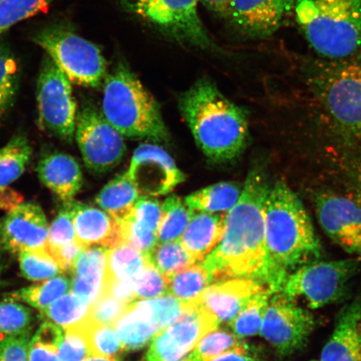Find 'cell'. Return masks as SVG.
Instances as JSON below:
<instances>
[{"label":"cell","instance_id":"cell-1","mask_svg":"<svg viewBox=\"0 0 361 361\" xmlns=\"http://www.w3.org/2000/svg\"><path fill=\"white\" fill-rule=\"evenodd\" d=\"M269 189L265 174L252 169L238 202L226 215L222 240L202 261L212 282L248 279L269 288L264 210Z\"/></svg>","mask_w":361,"mask_h":361},{"label":"cell","instance_id":"cell-2","mask_svg":"<svg viewBox=\"0 0 361 361\" xmlns=\"http://www.w3.org/2000/svg\"><path fill=\"white\" fill-rule=\"evenodd\" d=\"M264 219L269 288L279 293L288 274L319 258L322 247L303 203L283 180L270 187Z\"/></svg>","mask_w":361,"mask_h":361},{"label":"cell","instance_id":"cell-3","mask_svg":"<svg viewBox=\"0 0 361 361\" xmlns=\"http://www.w3.org/2000/svg\"><path fill=\"white\" fill-rule=\"evenodd\" d=\"M179 108L197 145L209 159L224 164L240 156L248 134L246 112L213 81L197 80L180 94Z\"/></svg>","mask_w":361,"mask_h":361},{"label":"cell","instance_id":"cell-4","mask_svg":"<svg viewBox=\"0 0 361 361\" xmlns=\"http://www.w3.org/2000/svg\"><path fill=\"white\" fill-rule=\"evenodd\" d=\"M298 25L316 52L331 60L361 49V0H293Z\"/></svg>","mask_w":361,"mask_h":361},{"label":"cell","instance_id":"cell-5","mask_svg":"<svg viewBox=\"0 0 361 361\" xmlns=\"http://www.w3.org/2000/svg\"><path fill=\"white\" fill-rule=\"evenodd\" d=\"M102 115L128 137L166 142L169 133L160 107L132 71L119 64L104 80Z\"/></svg>","mask_w":361,"mask_h":361},{"label":"cell","instance_id":"cell-6","mask_svg":"<svg viewBox=\"0 0 361 361\" xmlns=\"http://www.w3.org/2000/svg\"><path fill=\"white\" fill-rule=\"evenodd\" d=\"M32 40L71 83L97 88L105 80L106 61L101 49L67 27H47L34 35Z\"/></svg>","mask_w":361,"mask_h":361},{"label":"cell","instance_id":"cell-7","mask_svg":"<svg viewBox=\"0 0 361 361\" xmlns=\"http://www.w3.org/2000/svg\"><path fill=\"white\" fill-rule=\"evenodd\" d=\"M358 268L355 259L310 262L288 274L279 293L310 309L322 308L346 295Z\"/></svg>","mask_w":361,"mask_h":361},{"label":"cell","instance_id":"cell-8","mask_svg":"<svg viewBox=\"0 0 361 361\" xmlns=\"http://www.w3.org/2000/svg\"><path fill=\"white\" fill-rule=\"evenodd\" d=\"M135 15L180 42L201 49L215 44L198 16L200 0H121Z\"/></svg>","mask_w":361,"mask_h":361},{"label":"cell","instance_id":"cell-9","mask_svg":"<svg viewBox=\"0 0 361 361\" xmlns=\"http://www.w3.org/2000/svg\"><path fill=\"white\" fill-rule=\"evenodd\" d=\"M314 85L324 109L349 133L361 137V63L320 72Z\"/></svg>","mask_w":361,"mask_h":361},{"label":"cell","instance_id":"cell-10","mask_svg":"<svg viewBox=\"0 0 361 361\" xmlns=\"http://www.w3.org/2000/svg\"><path fill=\"white\" fill-rule=\"evenodd\" d=\"M71 84L51 59H44L36 92L39 123L67 142L73 140L78 115Z\"/></svg>","mask_w":361,"mask_h":361},{"label":"cell","instance_id":"cell-11","mask_svg":"<svg viewBox=\"0 0 361 361\" xmlns=\"http://www.w3.org/2000/svg\"><path fill=\"white\" fill-rule=\"evenodd\" d=\"M182 312V304L171 295L135 300L126 306L113 327L123 350H137L145 347L158 333L173 324Z\"/></svg>","mask_w":361,"mask_h":361},{"label":"cell","instance_id":"cell-12","mask_svg":"<svg viewBox=\"0 0 361 361\" xmlns=\"http://www.w3.org/2000/svg\"><path fill=\"white\" fill-rule=\"evenodd\" d=\"M314 326V316L310 310L281 293H274L260 334L278 354L288 356L303 348Z\"/></svg>","mask_w":361,"mask_h":361},{"label":"cell","instance_id":"cell-13","mask_svg":"<svg viewBox=\"0 0 361 361\" xmlns=\"http://www.w3.org/2000/svg\"><path fill=\"white\" fill-rule=\"evenodd\" d=\"M75 137L85 164L92 173L115 169L125 156L123 135L93 106L84 107L78 115Z\"/></svg>","mask_w":361,"mask_h":361},{"label":"cell","instance_id":"cell-14","mask_svg":"<svg viewBox=\"0 0 361 361\" xmlns=\"http://www.w3.org/2000/svg\"><path fill=\"white\" fill-rule=\"evenodd\" d=\"M184 306L182 315L153 338L147 361H184L203 337L218 328V319L197 301Z\"/></svg>","mask_w":361,"mask_h":361},{"label":"cell","instance_id":"cell-15","mask_svg":"<svg viewBox=\"0 0 361 361\" xmlns=\"http://www.w3.org/2000/svg\"><path fill=\"white\" fill-rule=\"evenodd\" d=\"M128 173L140 195L158 197L170 193L185 180L173 158L155 144L144 143L134 152Z\"/></svg>","mask_w":361,"mask_h":361},{"label":"cell","instance_id":"cell-16","mask_svg":"<svg viewBox=\"0 0 361 361\" xmlns=\"http://www.w3.org/2000/svg\"><path fill=\"white\" fill-rule=\"evenodd\" d=\"M316 214L326 235L352 255H361V203L324 194L316 200Z\"/></svg>","mask_w":361,"mask_h":361},{"label":"cell","instance_id":"cell-17","mask_svg":"<svg viewBox=\"0 0 361 361\" xmlns=\"http://www.w3.org/2000/svg\"><path fill=\"white\" fill-rule=\"evenodd\" d=\"M49 227L43 209L33 202H22L0 222V246L18 254L47 248Z\"/></svg>","mask_w":361,"mask_h":361},{"label":"cell","instance_id":"cell-18","mask_svg":"<svg viewBox=\"0 0 361 361\" xmlns=\"http://www.w3.org/2000/svg\"><path fill=\"white\" fill-rule=\"evenodd\" d=\"M293 6V0H233L227 17L241 33L265 38L281 28Z\"/></svg>","mask_w":361,"mask_h":361},{"label":"cell","instance_id":"cell-19","mask_svg":"<svg viewBox=\"0 0 361 361\" xmlns=\"http://www.w3.org/2000/svg\"><path fill=\"white\" fill-rule=\"evenodd\" d=\"M264 288L268 287L252 279H226L207 287L195 301L209 310L219 324L231 323L252 297Z\"/></svg>","mask_w":361,"mask_h":361},{"label":"cell","instance_id":"cell-20","mask_svg":"<svg viewBox=\"0 0 361 361\" xmlns=\"http://www.w3.org/2000/svg\"><path fill=\"white\" fill-rule=\"evenodd\" d=\"M319 361H361V297L345 305L338 314Z\"/></svg>","mask_w":361,"mask_h":361},{"label":"cell","instance_id":"cell-21","mask_svg":"<svg viewBox=\"0 0 361 361\" xmlns=\"http://www.w3.org/2000/svg\"><path fill=\"white\" fill-rule=\"evenodd\" d=\"M73 223L76 240L85 247L123 245L118 222L106 211L73 202Z\"/></svg>","mask_w":361,"mask_h":361},{"label":"cell","instance_id":"cell-22","mask_svg":"<svg viewBox=\"0 0 361 361\" xmlns=\"http://www.w3.org/2000/svg\"><path fill=\"white\" fill-rule=\"evenodd\" d=\"M37 173L45 187L64 202L73 201L83 186V174L78 161L66 153H51L42 158Z\"/></svg>","mask_w":361,"mask_h":361},{"label":"cell","instance_id":"cell-23","mask_svg":"<svg viewBox=\"0 0 361 361\" xmlns=\"http://www.w3.org/2000/svg\"><path fill=\"white\" fill-rule=\"evenodd\" d=\"M107 252L108 248L100 246L85 248L71 271V291L90 306L103 295Z\"/></svg>","mask_w":361,"mask_h":361},{"label":"cell","instance_id":"cell-24","mask_svg":"<svg viewBox=\"0 0 361 361\" xmlns=\"http://www.w3.org/2000/svg\"><path fill=\"white\" fill-rule=\"evenodd\" d=\"M226 216L194 213L179 240L196 262H202L219 245L224 237Z\"/></svg>","mask_w":361,"mask_h":361},{"label":"cell","instance_id":"cell-25","mask_svg":"<svg viewBox=\"0 0 361 361\" xmlns=\"http://www.w3.org/2000/svg\"><path fill=\"white\" fill-rule=\"evenodd\" d=\"M139 195L133 180L125 173L110 180L98 193L96 202L102 210L121 220L132 214Z\"/></svg>","mask_w":361,"mask_h":361},{"label":"cell","instance_id":"cell-26","mask_svg":"<svg viewBox=\"0 0 361 361\" xmlns=\"http://www.w3.org/2000/svg\"><path fill=\"white\" fill-rule=\"evenodd\" d=\"M242 190L238 183H219L193 192L185 198V202L193 213H223L235 206Z\"/></svg>","mask_w":361,"mask_h":361},{"label":"cell","instance_id":"cell-27","mask_svg":"<svg viewBox=\"0 0 361 361\" xmlns=\"http://www.w3.org/2000/svg\"><path fill=\"white\" fill-rule=\"evenodd\" d=\"M32 148L25 135H17L0 149V189L10 186L25 173Z\"/></svg>","mask_w":361,"mask_h":361},{"label":"cell","instance_id":"cell-28","mask_svg":"<svg viewBox=\"0 0 361 361\" xmlns=\"http://www.w3.org/2000/svg\"><path fill=\"white\" fill-rule=\"evenodd\" d=\"M147 259L128 245L108 248L105 281H130L142 272Z\"/></svg>","mask_w":361,"mask_h":361},{"label":"cell","instance_id":"cell-29","mask_svg":"<svg viewBox=\"0 0 361 361\" xmlns=\"http://www.w3.org/2000/svg\"><path fill=\"white\" fill-rule=\"evenodd\" d=\"M168 277L169 295L183 304L197 300L212 283L209 273L201 263L194 264Z\"/></svg>","mask_w":361,"mask_h":361},{"label":"cell","instance_id":"cell-30","mask_svg":"<svg viewBox=\"0 0 361 361\" xmlns=\"http://www.w3.org/2000/svg\"><path fill=\"white\" fill-rule=\"evenodd\" d=\"M162 219L157 231L158 243L179 240L190 222L193 212L177 195H171L162 203Z\"/></svg>","mask_w":361,"mask_h":361},{"label":"cell","instance_id":"cell-31","mask_svg":"<svg viewBox=\"0 0 361 361\" xmlns=\"http://www.w3.org/2000/svg\"><path fill=\"white\" fill-rule=\"evenodd\" d=\"M71 286V279L63 275H58L42 283L22 288L13 293L11 296L13 299L15 298L24 301L34 308L42 311L69 292Z\"/></svg>","mask_w":361,"mask_h":361},{"label":"cell","instance_id":"cell-32","mask_svg":"<svg viewBox=\"0 0 361 361\" xmlns=\"http://www.w3.org/2000/svg\"><path fill=\"white\" fill-rule=\"evenodd\" d=\"M90 305L71 291L42 311L44 318L63 329L83 323L88 318Z\"/></svg>","mask_w":361,"mask_h":361},{"label":"cell","instance_id":"cell-33","mask_svg":"<svg viewBox=\"0 0 361 361\" xmlns=\"http://www.w3.org/2000/svg\"><path fill=\"white\" fill-rule=\"evenodd\" d=\"M147 259L166 276H171L197 263L180 240L158 243Z\"/></svg>","mask_w":361,"mask_h":361},{"label":"cell","instance_id":"cell-34","mask_svg":"<svg viewBox=\"0 0 361 361\" xmlns=\"http://www.w3.org/2000/svg\"><path fill=\"white\" fill-rule=\"evenodd\" d=\"M272 293L268 288L257 293L230 323V326L237 336H255L260 333L265 311Z\"/></svg>","mask_w":361,"mask_h":361},{"label":"cell","instance_id":"cell-35","mask_svg":"<svg viewBox=\"0 0 361 361\" xmlns=\"http://www.w3.org/2000/svg\"><path fill=\"white\" fill-rule=\"evenodd\" d=\"M20 68L15 54L0 45V117L12 106L19 89Z\"/></svg>","mask_w":361,"mask_h":361},{"label":"cell","instance_id":"cell-36","mask_svg":"<svg viewBox=\"0 0 361 361\" xmlns=\"http://www.w3.org/2000/svg\"><path fill=\"white\" fill-rule=\"evenodd\" d=\"M22 274L31 281H45L63 274V271L47 248L26 250L19 254Z\"/></svg>","mask_w":361,"mask_h":361},{"label":"cell","instance_id":"cell-37","mask_svg":"<svg viewBox=\"0 0 361 361\" xmlns=\"http://www.w3.org/2000/svg\"><path fill=\"white\" fill-rule=\"evenodd\" d=\"M56 0H0V37L23 20L51 6Z\"/></svg>","mask_w":361,"mask_h":361},{"label":"cell","instance_id":"cell-38","mask_svg":"<svg viewBox=\"0 0 361 361\" xmlns=\"http://www.w3.org/2000/svg\"><path fill=\"white\" fill-rule=\"evenodd\" d=\"M83 326L92 356L115 357L124 351L114 327L93 323L88 318Z\"/></svg>","mask_w":361,"mask_h":361},{"label":"cell","instance_id":"cell-39","mask_svg":"<svg viewBox=\"0 0 361 361\" xmlns=\"http://www.w3.org/2000/svg\"><path fill=\"white\" fill-rule=\"evenodd\" d=\"M242 342L232 333L215 329L202 338L185 361H209L237 349Z\"/></svg>","mask_w":361,"mask_h":361},{"label":"cell","instance_id":"cell-40","mask_svg":"<svg viewBox=\"0 0 361 361\" xmlns=\"http://www.w3.org/2000/svg\"><path fill=\"white\" fill-rule=\"evenodd\" d=\"M116 221L120 225L123 243L132 246L144 256L147 257L158 245L157 234L135 219L132 214Z\"/></svg>","mask_w":361,"mask_h":361},{"label":"cell","instance_id":"cell-41","mask_svg":"<svg viewBox=\"0 0 361 361\" xmlns=\"http://www.w3.org/2000/svg\"><path fill=\"white\" fill-rule=\"evenodd\" d=\"M32 313L15 300L0 301V334L16 336L30 332Z\"/></svg>","mask_w":361,"mask_h":361},{"label":"cell","instance_id":"cell-42","mask_svg":"<svg viewBox=\"0 0 361 361\" xmlns=\"http://www.w3.org/2000/svg\"><path fill=\"white\" fill-rule=\"evenodd\" d=\"M133 282L135 300L156 299L169 295V277L161 274L149 261Z\"/></svg>","mask_w":361,"mask_h":361},{"label":"cell","instance_id":"cell-43","mask_svg":"<svg viewBox=\"0 0 361 361\" xmlns=\"http://www.w3.org/2000/svg\"><path fill=\"white\" fill-rule=\"evenodd\" d=\"M73 202H65L49 227L47 250L69 245L76 240L73 223Z\"/></svg>","mask_w":361,"mask_h":361},{"label":"cell","instance_id":"cell-44","mask_svg":"<svg viewBox=\"0 0 361 361\" xmlns=\"http://www.w3.org/2000/svg\"><path fill=\"white\" fill-rule=\"evenodd\" d=\"M83 323L65 329L58 350L61 361H82L92 356Z\"/></svg>","mask_w":361,"mask_h":361},{"label":"cell","instance_id":"cell-45","mask_svg":"<svg viewBox=\"0 0 361 361\" xmlns=\"http://www.w3.org/2000/svg\"><path fill=\"white\" fill-rule=\"evenodd\" d=\"M128 305L114 297L102 295L90 306L88 319L93 323L113 326Z\"/></svg>","mask_w":361,"mask_h":361},{"label":"cell","instance_id":"cell-46","mask_svg":"<svg viewBox=\"0 0 361 361\" xmlns=\"http://www.w3.org/2000/svg\"><path fill=\"white\" fill-rule=\"evenodd\" d=\"M30 332L8 336L0 334V361H29Z\"/></svg>","mask_w":361,"mask_h":361},{"label":"cell","instance_id":"cell-47","mask_svg":"<svg viewBox=\"0 0 361 361\" xmlns=\"http://www.w3.org/2000/svg\"><path fill=\"white\" fill-rule=\"evenodd\" d=\"M132 215L157 234L162 215V204L155 197L142 196L133 207Z\"/></svg>","mask_w":361,"mask_h":361},{"label":"cell","instance_id":"cell-48","mask_svg":"<svg viewBox=\"0 0 361 361\" xmlns=\"http://www.w3.org/2000/svg\"><path fill=\"white\" fill-rule=\"evenodd\" d=\"M85 248L78 240L69 243V245L56 248V250H49V254L56 259L58 264L60 265L63 273L69 272L73 268L76 259L85 251Z\"/></svg>","mask_w":361,"mask_h":361},{"label":"cell","instance_id":"cell-49","mask_svg":"<svg viewBox=\"0 0 361 361\" xmlns=\"http://www.w3.org/2000/svg\"><path fill=\"white\" fill-rule=\"evenodd\" d=\"M63 337H64V329L49 322L42 324L31 340L59 350Z\"/></svg>","mask_w":361,"mask_h":361},{"label":"cell","instance_id":"cell-50","mask_svg":"<svg viewBox=\"0 0 361 361\" xmlns=\"http://www.w3.org/2000/svg\"><path fill=\"white\" fill-rule=\"evenodd\" d=\"M209 361H262L258 353L245 342H242L237 349L212 359Z\"/></svg>","mask_w":361,"mask_h":361},{"label":"cell","instance_id":"cell-51","mask_svg":"<svg viewBox=\"0 0 361 361\" xmlns=\"http://www.w3.org/2000/svg\"><path fill=\"white\" fill-rule=\"evenodd\" d=\"M29 361H61L58 350L30 341Z\"/></svg>","mask_w":361,"mask_h":361},{"label":"cell","instance_id":"cell-52","mask_svg":"<svg viewBox=\"0 0 361 361\" xmlns=\"http://www.w3.org/2000/svg\"><path fill=\"white\" fill-rule=\"evenodd\" d=\"M22 201L20 193L8 188L0 189V209L11 212L21 204Z\"/></svg>","mask_w":361,"mask_h":361},{"label":"cell","instance_id":"cell-53","mask_svg":"<svg viewBox=\"0 0 361 361\" xmlns=\"http://www.w3.org/2000/svg\"><path fill=\"white\" fill-rule=\"evenodd\" d=\"M200 1L209 11L227 16L233 0H200Z\"/></svg>","mask_w":361,"mask_h":361},{"label":"cell","instance_id":"cell-54","mask_svg":"<svg viewBox=\"0 0 361 361\" xmlns=\"http://www.w3.org/2000/svg\"><path fill=\"white\" fill-rule=\"evenodd\" d=\"M354 180L356 197H357V200L361 203V170L356 174Z\"/></svg>","mask_w":361,"mask_h":361},{"label":"cell","instance_id":"cell-55","mask_svg":"<svg viewBox=\"0 0 361 361\" xmlns=\"http://www.w3.org/2000/svg\"><path fill=\"white\" fill-rule=\"evenodd\" d=\"M82 361H119V360L116 357H105V356L92 355Z\"/></svg>","mask_w":361,"mask_h":361},{"label":"cell","instance_id":"cell-56","mask_svg":"<svg viewBox=\"0 0 361 361\" xmlns=\"http://www.w3.org/2000/svg\"><path fill=\"white\" fill-rule=\"evenodd\" d=\"M2 270H3V261L1 259V256H0V277H1Z\"/></svg>","mask_w":361,"mask_h":361},{"label":"cell","instance_id":"cell-57","mask_svg":"<svg viewBox=\"0 0 361 361\" xmlns=\"http://www.w3.org/2000/svg\"><path fill=\"white\" fill-rule=\"evenodd\" d=\"M311 361H317V360H311Z\"/></svg>","mask_w":361,"mask_h":361}]
</instances>
